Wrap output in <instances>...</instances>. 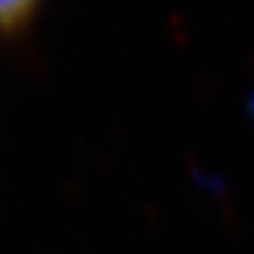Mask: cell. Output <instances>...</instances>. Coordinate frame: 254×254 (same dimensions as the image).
<instances>
[{
  "mask_svg": "<svg viewBox=\"0 0 254 254\" xmlns=\"http://www.w3.org/2000/svg\"><path fill=\"white\" fill-rule=\"evenodd\" d=\"M38 8V2H32V0L0 2V38H12L24 32L36 18Z\"/></svg>",
  "mask_w": 254,
  "mask_h": 254,
  "instance_id": "1",
  "label": "cell"
}]
</instances>
